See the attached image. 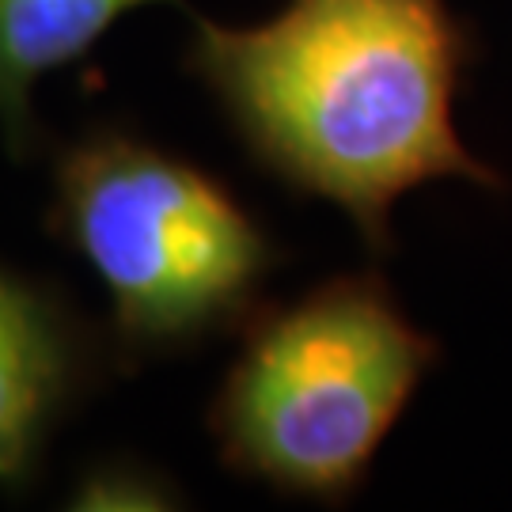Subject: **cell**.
Listing matches in <instances>:
<instances>
[{
    "instance_id": "obj_1",
    "label": "cell",
    "mask_w": 512,
    "mask_h": 512,
    "mask_svg": "<svg viewBox=\"0 0 512 512\" xmlns=\"http://www.w3.org/2000/svg\"><path fill=\"white\" fill-rule=\"evenodd\" d=\"M478 54L475 27L448 0H285L255 27L190 12L183 69L262 175L342 209L384 258L391 209L410 190L463 179L509 194L456 126Z\"/></svg>"
},
{
    "instance_id": "obj_2",
    "label": "cell",
    "mask_w": 512,
    "mask_h": 512,
    "mask_svg": "<svg viewBox=\"0 0 512 512\" xmlns=\"http://www.w3.org/2000/svg\"><path fill=\"white\" fill-rule=\"evenodd\" d=\"M46 232L103 285L118 372L239 330L285 258L220 175L118 122L54 148Z\"/></svg>"
},
{
    "instance_id": "obj_3",
    "label": "cell",
    "mask_w": 512,
    "mask_h": 512,
    "mask_svg": "<svg viewBox=\"0 0 512 512\" xmlns=\"http://www.w3.org/2000/svg\"><path fill=\"white\" fill-rule=\"evenodd\" d=\"M236 334L205 410L217 459L243 482L327 509L365 490L387 433L444 357L380 270L262 300Z\"/></svg>"
},
{
    "instance_id": "obj_4",
    "label": "cell",
    "mask_w": 512,
    "mask_h": 512,
    "mask_svg": "<svg viewBox=\"0 0 512 512\" xmlns=\"http://www.w3.org/2000/svg\"><path fill=\"white\" fill-rule=\"evenodd\" d=\"M110 365L107 330L88 323L65 289L0 262V494H31L50 440Z\"/></svg>"
},
{
    "instance_id": "obj_5",
    "label": "cell",
    "mask_w": 512,
    "mask_h": 512,
    "mask_svg": "<svg viewBox=\"0 0 512 512\" xmlns=\"http://www.w3.org/2000/svg\"><path fill=\"white\" fill-rule=\"evenodd\" d=\"M186 0H0V133L16 164L42 148L31 92L42 76L80 65L122 16Z\"/></svg>"
},
{
    "instance_id": "obj_6",
    "label": "cell",
    "mask_w": 512,
    "mask_h": 512,
    "mask_svg": "<svg viewBox=\"0 0 512 512\" xmlns=\"http://www.w3.org/2000/svg\"><path fill=\"white\" fill-rule=\"evenodd\" d=\"M141 497H164V482H156L145 467L99 463L80 482L76 505L80 509H133V505L148 509Z\"/></svg>"
}]
</instances>
